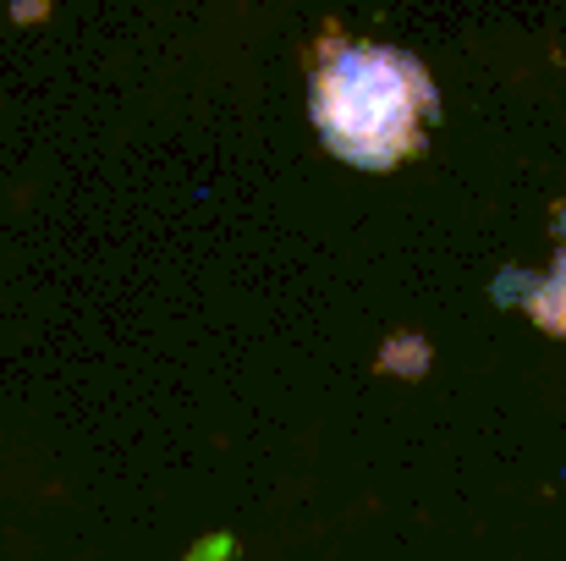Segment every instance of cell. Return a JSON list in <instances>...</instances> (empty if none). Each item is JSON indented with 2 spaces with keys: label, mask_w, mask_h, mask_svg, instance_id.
Listing matches in <instances>:
<instances>
[{
  "label": "cell",
  "mask_w": 566,
  "mask_h": 561,
  "mask_svg": "<svg viewBox=\"0 0 566 561\" xmlns=\"http://www.w3.org/2000/svg\"><path fill=\"white\" fill-rule=\"evenodd\" d=\"M308 116L336 160L390 172L423 149L429 122L440 116V94L418 55L396 44H358L331 28L314 50Z\"/></svg>",
  "instance_id": "cell-1"
},
{
  "label": "cell",
  "mask_w": 566,
  "mask_h": 561,
  "mask_svg": "<svg viewBox=\"0 0 566 561\" xmlns=\"http://www.w3.org/2000/svg\"><path fill=\"white\" fill-rule=\"evenodd\" d=\"M528 314H534L545 331L566 336V215H562V253H556V270H551L545 281L528 287Z\"/></svg>",
  "instance_id": "cell-2"
}]
</instances>
